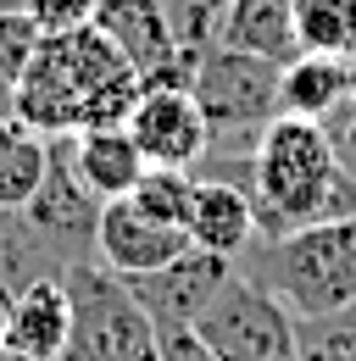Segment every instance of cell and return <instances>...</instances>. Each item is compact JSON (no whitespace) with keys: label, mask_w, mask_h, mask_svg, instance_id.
I'll return each mask as SVG.
<instances>
[{"label":"cell","mask_w":356,"mask_h":361,"mask_svg":"<svg viewBox=\"0 0 356 361\" xmlns=\"http://www.w3.org/2000/svg\"><path fill=\"white\" fill-rule=\"evenodd\" d=\"M351 94V61L345 56H312L295 50L284 67H278V111L284 117H334L340 100Z\"/></svg>","instance_id":"cell-15"},{"label":"cell","mask_w":356,"mask_h":361,"mask_svg":"<svg viewBox=\"0 0 356 361\" xmlns=\"http://www.w3.org/2000/svg\"><path fill=\"white\" fill-rule=\"evenodd\" d=\"M178 250H189V233L184 228H167L145 212H134L129 200H106L100 206V228H95V262L112 272H150L162 262H173Z\"/></svg>","instance_id":"cell-11"},{"label":"cell","mask_w":356,"mask_h":361,"mask_svg":"<svg viewBox=\"0 0 356 361\" xmlns=\"http://www.w3.org/2000/svg\"><path fill=\"white\" fill-rule=\"evenodd\" d=\"M251 200H256L262 239L312 223H345L356 217V167L340 161L323 123L273 117L251 161Z\"/></svg>","instance_id":"cell-2"},{"label":"cell","mask_w":356,"mask_h":361,"mask_svg":"<svg viewBox=\"0 0 356 361\" xmlns=\"http://www.w3.org/2000/svg\"><path fill=\"white\" fill-rule=\"evenodd\" d=\"M11 128H17V117H0V139L11 134Z\"/></svg>","instance_id":"cell-27"},{"label":"cell","mask_w":356,"mask_h":361,"mask_svg":"<svg viewBox=\"0 0 356 361\" xmlns=\"http://www.w3.org/2000/svg\"><path fill=\"white\" fill-rule=\"evenodd\" d=\"M156 361H218V350H212V345H206L195 328H162Z\"/></svg>","instance_id":"cell-24"},{"label":"cell","mask_w":356,"mask_h":361,"mask_svg":"<svg viewBox=\"0 0 356 361\" xmlns=\"http://www.w3.org/2000/svg\"><path fill=\"white\" fill-rule=\"evenodd\" d=\"M100 195H89V183L73 173L67 156V134L50 139V167L44 183L34 189V200L23 206V217L34 223V233L44 239V250L56 256V267L73 262H95V228H100Z\"/></svg>","instance_id":"cell-6"},{"label":"cell","mask_w":356,"mask_h":361,"mask_svg":"<svg viewBox=\"0 0 356 361\" xmlns=\"http://www.w3.org/2000/svg\"><path fill=\"white\" fill-rule=\"evenodd\" d=\"M0 117H17V84L0 78Z\"/></svg>","instance_id":"cell-25"},{"label":"cell","mask_w":356,"mask_h":361,"mask_svg":"<svg viewBox=\"0 0 356 361\" xmlns=\"http://www.w3.org/2000/svg\"><path fill=\"white\" fill-rule=\"evenodd\" d=\"M67 156H73V173L89 183V195H100V200H123L134 183L145 178V167H150L123 123L117 128H78V134H67Z\"/></svg>","instance_id":"cell-13"},{"label":"cell","mask_w":356,"mask_h":361,"mask_svg":"<svg viewBox=\"0 0 356 361\" xmlns=\"http://www.w3.org/2000/svg\"><path fill=\"white\" fill-rule=\"evenodd\" d=\"M184 233H189V245L239 262V256L256 245V233H262V228H256L251 189H239V183H228V178H195V200H189Z\"/></svg>","instance_id":"cell-12"},{"label":"cell","mask_w":356,"mask_h":361,"mask_svg":"<svg viewBox=\"0 0 356 361\" xmlns=\"http://www.w3.org/2000/svg\"><path fill=\"white\" fill-rule=\"evenodd\" d=\"M228 278H234L228 256H212V250L189 245V250H178L173 262H162V267H150V272H134L123 283L134 289V300L150 312L156 328H195V317L222 295Z\"/></svg>","instance_id":"cell-7"},{"label":"cell","mask_w":356,"mask_h":361,"mask_svg":"<svg viewBox=\"0 0 356 361\" xmlns=\"http://www.w3.org/2000/svg\"><path fill=\"white\" fill-rule=\"evenodd\" d=\"M44 45L40 23L23 11V6H0V78H23L28 73V61H34V50Z\"/></svg>","instance_id":"cell-21"},{"label":"cell","mask_w":356,"mask_h":361,"mask_svg":"<svg viewBox=\"0 0 356 361\" xmlns=\"http://www.w3.org/2000/svg\"><path fill=\"white\" fill-rule=\"evenodd\" d=\"M301 361H356V300L328 317H295Z\"/></svg>","instance_id":"cell-20"},{"label":"cell","mask_w":356,"mask_h":361,"mask_svg":"<svg viewBox=\"0 0 356 361\" xmlns=\"http://www.w3.org/2000/svg\"><path fill=\"white\" fill-rule=\"evenodd\" d=\"M67 328H73L67 283H61V272H44V278L23 283V289L6 300V356H17V361H61Z\"/></svg>","instance_id":"cell-10"},{"label":"cell","mask_w":356,"mask_h":361,"mask_svg":"<svg viewBox=\"0 0 356 361\" xmlns=\"http://www.w3.org/2000/svg\"><path fill=\"white\" fill-rule=\"evenodd\" d=\"M123 200L134 212L156 217V223L184 228L189 223V200H195V173H184V167H145V178L134 183Z\"/></svg>","instance_id":"cell-19"},{"label":"cell","mask_w":356,"mask_h":361,"mask_svg":"<svg viewBox=\"0 0 356 361\" xmlns=\"http://www.w3.org/2000/svg\"><path fill=\"white\" fill-rule=\"evenodd\" d=\"M61 283H67V306H73L61 361H156L162 328L150 322V312L134 300V289L112 267L73 262V267H61Z\"/></svg>","instance_id":"cell-4"},{"label":"cell","mask_w":356,"mask_h":361,"mask_svg":"<svg viewBox=\"0 0 356 361\" xmlns=\"http://www.w3.org/2000/svg\"><path fill=\"white\" fill-rule=\"evenodd\" d=\"M44 167H50V139L17 123L11 134L0 139V206L23 212L34 200V189L44 183Z\"/></svg>","instance_id":"cell-17"},{"label":"cell","mask_w":356,"mask_h":361,"mask_svg":"<svg viewBox=\"0 0 356 361\" xmlns=\"http://www.w3.org/2000/svg\"><path fill=\"white\" fill-rule=\"evenodd\" d=\"M123 128L134 134L139 156L150 167H184V173H195V161L206 156V117H201L195 94L178 90V84L173 90H145Z\"/></svg>","instance_id":"cell-8"},{"label":"cell","mask_w":356,"mask_h":361,"mask_svg":"<svg viewBox=\"0 0 356 361\" xmlns=\"http://www.w3.org/2000/svg\"><path fill=\"white\" fill-rule=\"evenodd\" d=\"M222 6H228V0H167L173 34H178V45L189 50V56H201V50L212 45V28H218Z\"/></svg>","instance_id":"cell-22"},{"label":"cell","mask_w":356,"mask_h":361,"mask_svg":"<svg viewBox=\"0 0 356 361\" xmlns=\"http://www.w3.org/2000/svg\"><path fill=\"white\" fill-rule=\"evenodd\" d=\"M295 45L312 56H356V0H295Z\"/></svg>","instance_id":"cell-18"},{"label":"cell","mask_w":356,"mask_h":361,"mask_svg":"<svg viewBox=\"0 0 356 361\" xmlns=\"http://www.w3.org/2000/svg\"><path fill=\"white\" fill-rule=\"evenodd\" d=\"M0 361H6V306H0Z\"/></svg>","instance_id":"cell-26"},{"label":"cell","mask_w":356,"mask_h":361,"mask_svg":"<svg viewBox=\"0 0 356 361\" xmlns=\"http://www.w3.org/2000/svg\"><path fill=\"white\" fill-rule=\"evenodd\" d=\"M95 6L100 0H23V11L40 23V34H73L95 23Z\"/></svg>","instance_id":"cell-23"},{"label":"cell","mask_w":356,"mask_h":361,"mask_svg":"<svg viewBox=\"0 0 356 361\" xmlns=\"http://www.w3.org/2000/svg\"><path fill=\"white\" fill-rule=\"evenodd\" d=\"M95 28L117 45V56L134 73H156V67H195V56L178 45L167 0H100L95 6Z\"/></svg>","instance_id":"cell-9"},{"label":"cell","mask_w":356,"mask_h":361,"mask_svg":"<svg viewBox=\"0 0 356 361\" xmlns=\"http://www.w3.org/2000/svg\"><path fill=\"white\" fill-rule=\"evenodd\" d=\"M251 283H262L267 295L290 317H328L356 300V217L345 223H312L295 233L262 239L234 262Z\"/></svg>","instance_id":"cell-3"},{"label":"cell","mask_w":356,"mask_h":361,"mask_svg":"<svg viewBox=\"0 0 356 361\" xmlns=\"http://www.w3.org/2000/svg\"><path fill=\"white\" fill-rule=\"evenodd\" d=\"M212 45L245 50L262 61H290L295 56V0H228L212 28Z\"/></svg>","instance_id":"cell-14"},{"label":"cell","mask_w":356,"mask_h":361,"mask_svg":"<svg viewBox=\"0 0 356 361\" xmlns=\"http://www.w3.org/2000/svg\"><path fill=\"white\" fill-rule=\"evenodd\" d=\"M139 94H145L139 73L89 23L73 34H44L28 73L17 78V123L44 139L78 128H117L129 123Z\"/></svg>","instance_id":"cell-1"},{"label":"cell","mask_w":356,"mask_h":361,"mask_svg":"<svg viewBox=\"0 0 356 361\" xmlns=\"http://www.w3.org/2000/svg\"><path fill=\"white\" fill-rule=\"evenodd\" d=\"M195 334L218 350V361H301L295 317L245 272H234L222 295L195 317Z\"/></svg>","instance_id":"cell-5"},{"label":"cell","mask_w":356,"mask_h":361,"mask_svg":"<svg viewBox=\"0 0 356 361\" xmlns=\"http://www.w3.org/2000/svg\"><path fill=\"white\" fill-rule=\"evenodd\" d=\"M6 361H17V356H6Z\"/></svg>","instance_id":"cell-28"},{"label":"cell","mask_w":356,"mask_h":361,"mask_svg":"<svg viewBox=\"0 0 356 361\" xmlns=\"http://www.w3.org/2000/svg\"><path fill=\"white\" fill-rule=\"evenodd\" d=\"M44 272H61L56 267V256L44 250V239L34 233V223L23 217V212H6L0 206V306L23 289V283H34Z\"/></svg>","instance_id":"cell-16"}]
</instances>
